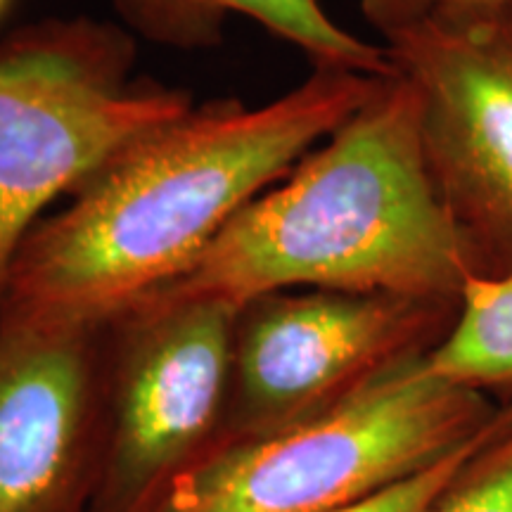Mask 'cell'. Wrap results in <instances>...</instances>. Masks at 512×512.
<instances>
[{
  "instance_id": "6da1fadb",
  "label": "cell",
  "mask_w": 512,
  "mask_h": 512,
  "mask_svg": "<svg viewBox=\"0 0 512 512\" xmlns=\"http://www.w3.org/2000/svg\"><path fill=\"white\" fill-rule=\"evenodd\" d=\"M389 76L313 67L264 105L195 102L121 147L19 245L0 325H100L188 271L261 192L361 110Z\"/></svg>"
},
{
  "instance_id": "7a4b0ae2",
  "label": "cell",
  "mask_w": 512,
  "mask_h": 512,
  "mask_svg": "<svg viewBox=\"0 0 512 512\" xmlns=\"http://www.w3.org/2000/svg\"><path fill=\"white\" fill-rule=\"evenodd\" d=\"M470 278L427 176L418 98L394 74L157 290L235 306L283 290L460 299Z\"/></svg>"
},
{
  "instance_id": "3957f363",
  "label": "cell",
  "mask_w": 512,
  "mask_h": 512,
  "mask_svg": "<svg viewBox=\"0 0 512 512\" xmlns=\"http://www.w3.org/2000/svg\"><path fill=\"white\" fill-rule=\"evenodd\" d=\"M136 36L86 15L0 38V306L19 245L48 207L121 147L195 105L133 74Z\"/></svg>"
},
{
  "instance_id": "277c9868",
  "label": "cell",
  "mask_w": 512,
  "mask_h": 512,
  "mask_svg": "<svg viewBox=\"0 0 512 512\" xmlns=\"http://www.w3.org/2000/svg\"><path fill=\"white\" fill-rule=\"evenodd\" d=\"M501 401L427 370H401L337 413L223 448L155 512H328L425 470L479 437Z\"/></svg>"
},
{
  "instance_id": "5b68a950",
  "label": "cell",
  "mask_w": 512,
  "mask_h": 512,
  "mask_svg": "<svg viewBox=\"0 0 512 512\" xmlns=\"http://www.w3.org/2000/svg\"><path fill=\"white\" fill-rule=\"evenodd\" d=\"M240 306L155 290L100 323L102 456L91 512H155L219 446Z\"/></svg>"
},
{
  "instance_id": "8992f818",
  "label": "cell",
  "mask_w": 512,
  "mask_h": 512,
  "mask_svg": "<svg viewBox=\"0 0 512 512\" xmlns=\"http://www.w3.org/2000/svg\"><path fill=\"white\" fill-rule=\"evenodd\" d=\"M460 299L283 290L238 309L223 448L275 437L349 406L430 358Z\"/></svg>"
},
{
  "instance_id": "52a82bcc",
  "label": "cell",
  "mask_w": 512,
  "mask_h": 512,
  "mask_svg": "<svg viewBox=\"0 0 512 512\" xmlns=\"http://www.w3.org/2000/svg\"><path fill=\"white\" fill-rule=\"evenodd\" d=\"M418 98L420 147L472 278L512 273V8L382 38Z\"/></svg>"
},
{
  "instance_id": "ba28073f",
  "label": "cell",
  "mask_w": 512,
  "mask_h": 512,
  "mask_svg": "<svg viewBox=\"0 0 512 512\" xmlns=\"http://www.w3.org/2000/svg\"><path fill=\"white\" fill-rule=\"evenodd\" d=\"M100 456V325H0V512H91Z\"/></svg>"
},
{
  "instance_id": "9c48e42d",
  "label": "cell",
  "mask_w": 512,
  "mask_h": 512,
  "mask_svg": "<svg viewBox=\"0 0 512 512\" xmlns=\"http://www.w3.org/2000/svg\"><path fill=\"white\" fill-rule=\"evenodd\" d=\"M133 36L176 50L219 46L233 15L249 17L309 57L313 67L394 76L382 43L351 34L320 0H114Z\"/></svg>"
},
{
  "instance_id": "30bf717a",
  "label": "cell",
  "mask_w": 512,
  "mask_h": 512,
  "mask_svg": "<svg viewBox=\"0 0 512 512\" xmlns=\"http://www.w3.org/2000/svg\"><path fill=\"white\" fill-rule=\"evenodd\" d=\"M427 370L496 401L512 399V273L467 280L456 323Z\"/></svg>"
},
{
  "instance_id": "8fae6325",
  "label": "cell",
  "mask_w": 512,
  "mask_h": 512,
  "mask_svg": "<svg viewBox=\"0 0 512 512\" xmlns=\"http://www.w3.org/2000/svg\"><path fill=\"white\" fill-rule=\"evenodd\" d=\"M439 512H512V399L453 479Z\"/></svg>"
},
{
  "instance_id": "7c38bea8",
  "label": "cell",
  "mask_w": 512,
  "mask_h": 512,
  "mask_svg": "<svg viewBox=\"0 0 512 512\" xmlns=\"http://www.w3.org/2000/svg\"><path fill=\"white\" fill-rule=\"evenodd\" d=\"M498 411H501V408H498ZM489 427H486V430H489ZM486 430L479 434V437L472 439L470 444H465L463 448H458V451H453L451 456L439 460V463L425 467V470L415 472L411 477L384 486V489L375 491V494H370L366 498H358L354 503H347L342 505V508L328 512H439L441 501H444L448 489H451L453 479H456L458 472L463 470L465 460L472 456V451H475L479 441H482Z\"/></svg>"
},
{
  "instance_id": "4fadbf2b",
  "label": "cell",
  "mask_w": 512,
  "mask_h": 512,
  "mask_svg": "<svg viewBox=\"0 0 512 512\" xmlns=\"http://www.w3.org/2000/svg\"><path fill=\"white\" fill-rule=\"evenodd\" d=\"M366 22L382 38L415 24L512 8V0H356Z\"/></svg>"
},
{
  "instance_id": "5bb4252c",
  "label": "cell",
  "mask_w": 512,
  "mask_h": 512,
  "mask_svg": "<svg viewBox=\"0 0 512 512\" xmlns=\"http://www.w3.org/2000/svg\"><path fill=\"white\" fill-rule=\"evenodd\" d=\"M10 5H12V0H0V19L5 17V12L10 10Z\"/></svg>"
}]
</instances>
